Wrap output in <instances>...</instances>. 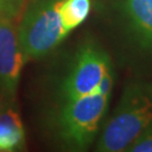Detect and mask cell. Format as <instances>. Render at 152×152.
I'll use <instances>...</instances> for the list:
<instances>
[{
  "label": "cell",
  "mask_w": 152,
  "mask_h": 152,
  "mask_svg": "<svg viewBox=\"0 0 152 152\" xmlns=\"http://www.w3.org/2000/svg\"><path fill=\"white\" fill-rule=\"evenodd\" d=\"M152 123V83L127 85L98 141L97 151L121 152L129 147Z\"/></svg>",
  "instance_id": "1"
},
{
  "label": "cell",
  "mask_w": 152,
  "mask_h": 152,
  "mask_svg": "<svg viewBox=\"0 0 152 152\" xmlns=\"http://www.w3.org/2000/svg\"><path fill=\"white\" fill-rule=\"evenodd\" d=\"M62 0H34L18 26V38L28 59H38L56 48L69 34L62 25Z\"/></svg>",
  "instance_id": "2"
},
{
  "label": "cell",
  "mask_w": 152,
  "mask_h": 152,
  "mask_svg": "<svg viewBox=\"0 0 152 152\" xmlns=\"http://www.w3.org/2000/svg\"><path fill=\"white\" fill-rule=\"evenodd\" d=\"M108 95L88 94L66 100L59 116L62 140L69 145L82 150L91 143L99 123L108 106Z\"/></svg>",
  "instance_id": "3"
},
{
  "label": "cell",
  "mask_w": 152,
  "mask_h": 152,
  "mask_svg": "<svg viewBox=\"0 0 152 152\" xmlns=\"http://www.w3.org/2000/svg\"><path fill=\"white\" fill-rule=\"evenodd\" d=\"M109 69L110 61L104 51L95 46L82 48L63 82L62 92L64 98L71 100L91 94Z\"/></svg>",
  "instance_id": "4"
},
{
  "label": "cell",
  "mask_w": 152,
  "mask_h": 152,
  "mask_svg": "<svg viewBox=\"0 0 152 152\" xmlns=\"http://www.w3.org/2000/svg\"><path fill=\"white\" fill-rule=\"evenodd\" d=\"M14 19L0 18V88L7 96L14 97L27 58L23 51L18 28Z\"/></svg>",
  "instance_id": "5"
},
{
  "label": "cell",
  "mask_w": 152,
  "mask_h": 152,
  "mask_svg": "<svg viewBox=\"0 0 152 152\" xmlns=\"http://www.w3.org/2000/svg\"><path fill=\"white\" fill-rule=\"evenodd\" d=\"M25 131L20 116L8 109L0 113V152H10L22 148Z\"/></svg>",
  "instance_id": "6"
},
{
  "label": "cell",
  "mask_w": 152,
  "mask_h": 152,
  "mask_svg": "<svg viewBox=\"0 0 152 152\" xmlns=\"http://www.w3.org/2000/svg\"><path fill=\"white\" fill-rule=\"evenodd\" d=\"M126 10L140 39L152 48V0H126Z\"/></svg>",
  "instance_id": "7"
},
{
  "label": "cell",
  "mask_w": 152,
  "mask_h": 152,
  "mask_svg": "<svg viewBox=\"0 0 152 152\" xmlns=\"http://www.w3.org/2000/svg\"><path fill=\"white\" fill-rule=\"evenodd\" d=\"M91 8V0H62L60 15L62 25L68 33L87 19Z\"/></svg>",
  "instance_id": "8"
},
{
  "label": "cell",
  "mask_w": 152,
  "mask_h": 152,
  "mask_svg": "<svg viewBox=\"0 0 152 152\" xmlns=\"http://www.w3.org/2000/svg\"><path fill=\"white\" fill-rule=\"evenodd\" d=\"M126 151L152 152V123L142 132V134L131 144Z\"/></svg>",
  "instance_id": "9"
},
{
  "label": "cell",
  "mask_w": 152,
  "mask_h": 152,
  "mask_svg": "<svg viewBox=\"0 0 152 152\" xmlns=\"http://www.w3.org/2000/svg\"><path fill=\"white\" fill-rule=\"evenodd\" d=\"M113 87V76H112V70L106 71V73L98 82L96 88L92 90L91 94H97V95H110V90Z\"/></svg>",
  "instance_id": "10"
},
{
  "label": "cell",
  "mask_w": 152,
  "mask_h": 152,
  "mask_svg": "<svg viewBox=\"0 0 152 152\" xmlns=\"http://www.w3.org/2000/svg\"><path fill=\"white\" fill-rule=\"evenodd\" d=\"M1 107H2V99L0 97V112H1Z\"/></svg>",
  "instance_id": "11"
}]
</instances>
